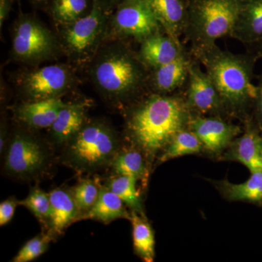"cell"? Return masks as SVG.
<instances>
[{
  "label": "cell",
  "mask_w": 262,
  "mask_h": 262,
  "mask_svg": "<svg viewBox=\"0 0 262 262\" xmlns=\"http://www.w3.org/2000/svg\"><path fill=\"white\" fill-rule=\"evenodd\" d=\"M252 117L262 132V71L256 82V96L253 106Z\"/></svg>",
  "instance_id": "32"
},
{
  "label": "cell",
  "mask_w": 262,
  "mask_h": 262,
  "mask_svg": "<svg viewBox=\"0 0 262 262\" xmlns=\"http://www.w3.org/2000/svg\"><path fill=\"white\" fill-rule=\"evenodd\" d=\"M231 37L258 56L262 49V0H239L238 14Z\"/></svg>",
  "instance_id": "14"
},
{
  "label": "cell",
  "mask_w": 262,
  "mask_h": 262,
  "mask_svg": "<svg viewBox=\"0 0 262 262\" xmlns=\"http://www.w3.org/2000/svg\"><path fill=\"white\" fill-rule=\"evenodd\" d=\"M125 0H97L101 8L105 11L108 12L111 10H115L121 3H123Z\"/></svg>",
  "instance_id": "34"
},
{
  "label": "cell",
  "mask_w": 262,
  "mask_h": 262,
  "mask_svg": "<svg viewBox=\"0 0 262 262\" xmlns=\"http://www.w3.org/2000/svg\"><path fill=\"white\" fill-rule=\"evenodd\" d=\"M261 155L262 159V132H261Z\"/></svg>",
  "instance_id": "37"
},
{
  "label": "cell",
  "mask_w": 262,
  "mask_h": 262,
  "mask_svg": "<svg viewBox=\"0 0 262 262\" xmlns=\"http://www.w3.org/2000/svg\"><path fill=\"white\" fill-rule=\"evenodd\" d=\"M64 105L61 98L30 101L18 106L17 117L20 121L34 128L51 127Z\"/></svg>",
  "instance_id": "20"
},
{
  "label": "cell",
  "mask_w": 262,
  "mask_h": 262,
  "mask_svg": "<svg viewBox=\"0 0 262 262\" xmlns=\"http://www.w3.org/2000/svg\"><path fill=\"white\" fill-rule=\"evenodd\" d=\"M258 58H262V49L261 50V51L258 53Z\"/></svg>",
  "instance_id": "36"
},
{
  "label": "cell",
  "mask_w": 262,
  "mask_h": 262,
  "mask_svg": "<svg viewBox=\"0 0 262 262\" xmlns=\"http://www.w3.org/2000/svg\"><path fill=\"white\" fill-rule=\"evenodd\" d=\"M192 117L184 91L168 95L149 92L130 104L125 130L133 146L152 161L187 128Z\"/></svg>",
  "instance_id": "1"
},
{
  "label": "cell",
  "mask_w": 262,
  "mask_h": 262,
  "mask_svg": "<svg viewBox=\"0 0 262 262\" xmlns=\"http://www.w3.org/2000/svg\"><path fill=\"white\" fill-rule=\"evenodd\" d=\"M12 0H0V25H3L11 8Z\"/></svg>",
  "instance_id": "33"
},
{
  "label": "cell",
  "mask_w": 262,
  "mask_h": 262,
  "mask_svg": "<svg viewBox=\"0 0 262 262\" xmlns=\"http://www.w3.org/2000/svg\"><path fill=\"white\" fill-rule=\"evenodd\" d=\"M108 13L97 0H93L88 14L65 25L61 33L62 46L73 59L85 61L91 58L102 41L107 28Z\"/></svg>",
  "instance_id": "6"
},
{
  "label": "cell",
  "mask_w": 262,
  "mask_h": 262,
  "mask_svg": "<svg viewBox=\"0 0 262 262\" xmlns=\"http://www.w3.org/2000/svg\"><path fill=\"white\" fill-rule=\"evenodd\" d=\"M91 72L101 94L116 102L130 105L149 93V70L125 43L119 42L100 52Z\"/></svg>",
  "instance_id": "3"
},
{
  "label": "cell",
  "mask_w": 262,
  "mask_h": 262,
  "mask_svg": "<svg viewBox=\"0 0 262 262\" xmlns=\"http://www.w3.org/2000/svg\"><path fill=\"white\" fill-rule=\"evenodd\" d=\"M194 56L186 50L177 59L149 71L148 89L155 94L168 95L184 91Z\"/></svg>",
  "instance_id": "15"
},
{
  "label": "cell",
  "mask_w": 262,
  "mask_h": 262,
  "mask_svg": "<svg viewBox=\"0 0 262 262\" xmlns=\"http://www.w3.org/2000/svg\"><path fill=\"white\" fill-rule=\"evenodd\" d=\"M84 103H65L51 125V135L57 144H68L85 124Z\"/></svg>",
  "instance_id": "18"
},
{
  "label": "cell",
  "mask_w": 262,
  "mask_h": 262,
  "mask_svg": "<svg viewBox=\"0 0 262 262\" xmlns=\"http://www.w3.org/2000/svg\"><path fill=\"white\" fill-rule=\"evenodd\" d=\"M130 220L132 224L133 241L136 254L144 261H154L155 234L145 215L131 211Z\"/></svg>",
  "instance_id": "24"
},
{
  "label": "cell",
  "mask_w": 262,
  "mask_h": 262,
  "mask_svg": "<svg viewBox=\"0 0 262 262\" xmlns=\"http://www.w3.org/2000/svg\"><path fill=\"white\" fill-rule=\"evenodd\" d=\"M7 144V135L6 128H5V124L1 125V134H0V151L1 154H3V150L6 147Z\"/></svg>",
  "instance_id": "35"
},
{
  "label": "cell",
  "mask_w": 262,
  "mask_h": 262,
  "mask_svg": "<svg viewBox=\"0 0 262 262\" xmlns=\"http://www.w3.org/2000/svg\"><path fill=\"white\" fill-rule=\"evenodd\" d=\"M115 34L140 43L162 30L146 0H125L115 10L111 20Z\"/></svg>",
  "instance_id": "10"
},
{
  "label": "cell",
  "mask_w": 262,
  "mask_h": 262,
  "mask_svg": "<svg viewBox=\"0 0 262 262\" xmlns=\"http://www.w3.org/2000/svg\"><path fill=\"white\" fill-rule=\"evenodd\" d=\"M18 205H19V201H17L13 196L2 202L0 204V226L1 227L6 225L13 220Z\"/></svg>",
  "instance_id": "31"
},
{
  "label": "cell",
  "mask_w": 262,
  "mask_h": 262,
  "mask_svg": "<svg viewBox=\"0 0 262 262\" xmlns=\"http://www.w3.org/2000/svg\"><path fill=\"white\" fill-rule=\"evenodd\" d=\"M162 29L180 40L187 25L186 0H146ZM181 41V40H180Z\"/></svg>",
  "instance_id": "17"
},
{
  "label": "cell",
  "mask_w": 262,
  "mask_h": 262,
  "mask_svg": "<svg viewBox=\"0 0 262 262\" xmlns=\"http://www.w3.org/2000/svg\"><path fill=\"white\" fill-rule=\"evenodd\" d=\"M212 183L227 201L246 202L262 207V170L251 173L249 178L241 184H233L227 179Z\"/></svg>",
  "instance_id": "19"
},
{
  "label": "cell",
  "mask_w": 262,
  "mask_h": 262,
  "mask_svg": "<svg viewBox=\"0 0 262 262\" xmlns=\"http://www.w3.org/2000/svg\"><path fill=\"white\" fill-rule=\"evenodd\" d=\"M149 162L140 150L134 147L118 151L111 164L115 175L134 177L146 184L149 173Z\"/></svg>",
  "instance_id": "23"
},
{
  "label": "cell",
  "mask_w": 262,
  "mask_h": 262,
  "mask_svg": "<svg viewBox=\"0 0 262 262\" xmlns=\"http://www.w3.org/2000/svg\"><path fill=\"white\" fill-rule=\"evenodd\" d=\"M239 0H186L187 25L184 35L194 53L230 37L238 14Z\"/></svg>",
  "instance_id": "4"
},
{
  "label": "cell",
  "mask_w": 262,
  "mask_h": 262,
  "mask_svg": "<svg viewBox=\"0 0 262 262\" xmlns=\"http://www.w3.org/2000/svg\"><path fill=\"white\" fill-rule=\"evenodd\" d=\"M73 84V75L63 65H48L26 74L20 81L22 91L31 100L60 98Z\"/></svg>",
  "instance_id": "11"
},
{
  "label": "cell",
  "mask_w": 262,
  "mask_h": 262,
  "mask_svg": "<svg viewBox=\"0 0 262 262\" xmlns=\"http://www.w3.org/2000/svg\"><path fill=\"white\" fill-rule=\"evenodd\" d=\"M244 130L222 155V159L238 162L251 173L262 170L261 131L252 116L243 123Z\"/></svg>",
  "instance_id": "13"
},
{
  "label": "cell",
  "mask_w": 262,
  "mask_h": 262,
  "mask_svg": "<svg viewBox=\"0 0 262 262\" xmlns=\"http://www.w3.org/2000/svg\"><path fill=\"white\" fill-rule=\"evenodd\" d=\"M184 94L192 115L228 119L214 83L194 57L189 67V77Z\"/></svg>",
  "instance_id": "9"
},
{
  "label": "cell",
  "mask_w": 262,
  "mask_h": 262,
  "mask_svg": "<svg viewBox=\"0 0 262 262\" xmlns=\"http://www.w3.org/2000/svg\"><path fill=\"white\" fill-rule=\"evenodd\" d=\"M203 151V144L201 141L187 127L178 133L172 139L170 144L158 157V163H165L185 155L200 154Z\"/></svg>",
  "instance_id": "25"
},
{
  "label": "cell",
  "mask_w": 262,
  "mask_h": 262,
  "mask_svg": "<svg viewBox=\"0 0 262 262\" xmlns=\"http://www.w3.org/2000/svg\"><path fill=\"white\" fill-rule=\"evenodd\" d=\"M186 50L180 40L174 39L162 29L140 42L137 54L150 71L174 61Z\"/></svg>",
  "instance_id": "16"
},
{
  "label": "cell",
  "mask_w": 262,
  "mask_h": 262,
  "mask_svg": "<svg viewBox=\"0 0 262 262\" xmlns=\"http://www.w3.org/2000/svg\"><path fill=\"white\" fill-rule=\"evenodd\" d=\"M123 201L107 187H101L97 201L83 219L94 220L108 224L119 219L130 220Z\"/></svg>",
  "instance_id": "22"
},
{
  "label": "cell",
  "mask_w": 262,
  "mask_h": 262,
  "mask_svg": "<svg viewBox=\"0 0 262 262\" xmlns=\"http://www.w3.org/2000/svg\"><path fill=\"white\" fill-rule=\"evenodd\" d=\"M192 54L214 83L227 118L244 123L252 116L256 96L253 79L258 56L248 51L236 54L223 51L216 44Z\"/></svg>",
  "instance_id": "2"
},
{
  "label": "cell",
  "mask_w": 262,
  "mask_h": 262,
  "mask_svg": "<svg viewBox=\"0 0 262 262\" xmlns=\"http://www.w3.org/2000/svg\"><path fill=\"white\" fill-rule=\"evenodd\" d=\"M67 145V163L82 170L102 168L112 163L119 151V140L115 131L98 121L84 124Z\"/></svg>",
  "instance_id": "5"
},
{
  "label": "cell",
  "mask_w": 262,
  "mask_h": 262,
  "mask_svg": "<svg viewBox=\"0 0 262 262\" xmlns=\"http://www.w3.org/2000/svg\"><path fill=\"white\" fill-rule=\"evenodd\" d=\"M137 179L127 176L116 175L110 179L107 187L123 201L131 211L144 214L140 192L137 188Z\"/></svg>",
  "instance_id": "26"
},
{
  "label": "cell",
  "mask_w": 262,
  "mask_h": 262,
  "mask_svg": "<svg viewBox=\"0 0 262 262\" xmlns=\"http://www.w3.org/2000/svg\"><path fill=\"white\" fill-rule=\"evenodd\" d=\"M56 38L37 19L24 16L15 25L12 51L17 59L36 62L51 58L56 53Z\"/></svg>",
  "instance_id": "8"
},
{
  "label": "cell",
  "mask_w": 262,
  "mask_h": 262,
  "mask_svg": "<svg viewBox=\"0 0 262 262\" xmlns=\"http://www.w3.org/2000/svg\"><path fill=\"white\" fill-rule=\"evenodd\" d=\"M34 1L37 2V3H40V2L45 1V0H34Z\"/></svg>",
  "instance_id": "38"
},
{
  "label": "cell",
  "mask_w": 262,
  "mask_h": 262,
  "mask_svg": "<svg viewBox=\"0 0 262 262\" xmlns=\"http://www.w3.org/2000/svg\"><path fill=\"white\" fill-rule=\"evenodd\" d=\"M101 187L96 182L90 179L81 181L72 190V195L80 213V218L83 219L93 208L99 195Z\"/></svg>",
  "instance_id": "29"
},
{
  "label": "cell",
  "mask_w": 262,
  "mask_h": 262,
  "mask_svg": "<svg viewBox=\"0 0 262 262\" xmlns=\"http://www.w3.org/2000/svg\"><path fill=\"white\" fill-rule=\"evenodd\" d=\"M188 127L201 141L203 151L213 156L223 154L244 130L225 117L199 115H192Z\"/></svg>",
  "instance_id": "12"
},
{
  "label": "cell",
  "mask_w": 262,
  "mask_h": 262,
  "mask_svg": "<svg viewBox=\"0 0 262 262\" xmlns=\"http://www.w3.org/2000/svg\"><path fill=\"white\" fill-rule=\"evenodd\" d=\"M49 155L44 144L27 133H15L7 149L5 171L14 178H37L46 170Z\"/></svg>",
  "instance_id": "7"
},
{
  "label": "cell",
  "mask_w": 262,
  "mask_h": 262,
  "mask_svg": "<svg viewBox=\"0 0 262 262\" xmlns=\"http://www.w3.org/2000/svg\"><path fill=\"white\" fill-rule=\"evenodd\" d=\"M19 205L27 208L37 220L42 223L49 224L51 216V204L49 194L45 192L41 188H32L28 196L19 201Z\"/></svg>",
  "instance_id": "28"
},
{
  "label": "cell",
  "mask_w": 262,
  "mask_h": 262,
  "mask_svg": "<svg viewBox=\"0 0 262 262\" xmlns=\"http://www.w3.org/2000/svg\"><path fill=\"white\" fill-rule=\"evenodd\" d=\"M91 10L89 0H53L51 13L55 20L65 26L84 16Z\"/></svg>",
  "instance_id": "27"
},
{
  "label": "cell",
  "mask_w": 262,
  "mask_h": 262,
  "mask_svg": "<svg viewBox=\"0 0 262 262\" xmlns=\"http://www.w3.org/2000/svg\"><path fill=\"white\" fill-rule=\"evenodd\" d=\"M51 235L41 234L29 241L13 258L14 262H29L36 259L47 251Z\"/></svg>",
  "instance_id": "30"
},
{
  "label": "cell",
  "mask_w": 262,
  "mask_h": 262,
  "mask_svg": "<svg viewBox=\"0 0 262 262\" xmlns=\"http://www.w3.org/2000/svg\"><path fill=\"white\" fill-rule=\"evenodd\" d=\"M51 204L50 227L51 232L60 235L80 216L72 191L57 188L49 193Z\"/></svg>",
  "instance_id": "21"
}]
</instances>
